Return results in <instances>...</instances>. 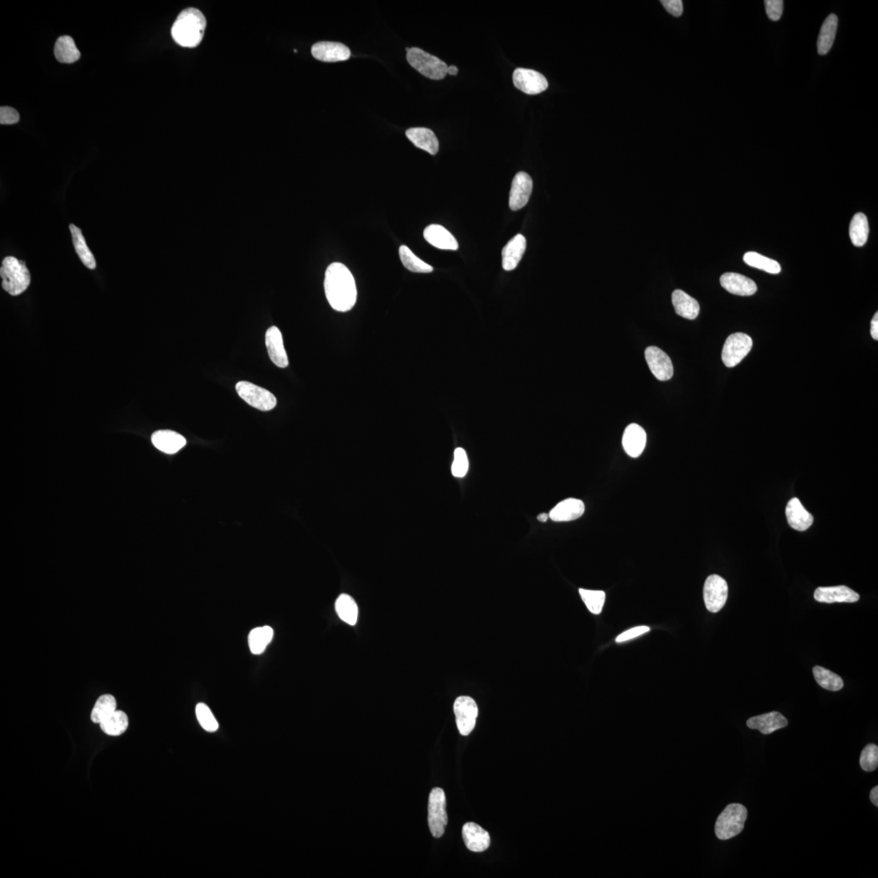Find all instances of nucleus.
Returning <instances> with one entry per match:
<instances>
[{"label": "nucleus", "instance_id": "32", "mask_svg": "<svg viewBox=\"0 0 878 878\" xmlns=\"http://www.w3.org/2000/svg\"><path fill=\"white\" fill-rule=\"evenodd\" d=\"M100 726L101 730L108 736H120L128 729L129 718L125 712L116 710L103 721Z\"/></svg>", "mask_w": 878, "mask_h": 878}, {"label": "nucleus", "instance_id": "49", "mask_svg": "<svg viewBox=\"0 0 878 878\" xmlns=\"http://www.w3.org/2000/svg\"><path fill=\"white\" fill-rule=\"evenodd\" d=\"M447 74L452 76L457 75L458 74L457 67L454 65L449 66L447 68Z\"/></svg>", "mask_w": 878, "mask_h": 878}, {"label": "nucleus", "instance_id": "39", "mask_svg": "<svg viewBox=\"0 0 878 878\" xmlns=\"http://www.w3.org/2000/svg\"><path fill=\"white\" fill-rule=\"evenodd\" d=\"M579 594L589 611L596 615L601 613L605 603V592L579 589Z\"/></svg>", "mask_w": 878, "mask_h": 878}, {"label": "nucleus", "instance_id": "46", "mask_svg": "<svg viewBox=\"0 0 878 878\" xmlns=\"http://www.w3.org/2000/svg\"><path fill=\"white\" fill-rule=\"evenodd\" d=\"M666 11L679 18L683 13V4L681 0H663L661 1Z\"/></svg>", "mask_w": 878, "mask_h": 878}, {"label": "nucleus", "instance_id": "27", "mask_svg": "<svg viewBox=\"0 0 878 878\" xmlns=\"http://www.w3.org/2000/svg\"><path fill=\"white\" fill-rule=\"evenodd\" d=\"M672 301L679 316L688 320H695L699 316L700 307L698 301L683 291H674Z\"/></svg>", "mask_w": 878, "mask_h": 878}, {"label": "nucleus", "instance_id": "28", "mask_svg": "<svg viewBox=\"0 0 878 878\" xmlns=\"http://www.w3.org/2000/svg\"><path fill=\"white\" fill-rule=\"evenodd\" d=\"M839 19L835 14H830L821 25L818 40V51L820 55L829 53L834 43Z\"/></svg>", "mask_w": 878, "mask_h": 878}, {"label": "nucleus", "instance_id": "19", "mask_svg": "<svg viewBox=\"0 0 878 878\" xmlns=\"http://www.w3.org/2000/svg\"><path fill=\"white\" fill-rule=\"evenodd\" d=\"M462 836L467 848L473 852L485 851L490 845V837L487 831L474 823L464 824Z\"/></svg>", "mask_w": 878, "mask_h": 878}, {"label": "nucleus", "instance_id": "33", "mask_svg": "<svg viewBox=\"0 0 878 878\" xmlns=\"http://www.w3.org/2000/svg\"><path fill=\"white\" fill-rule=\"evenodd\" d=\"M273 638V629L268 626L253 629L249 634V644L251 653L261 655L265 652Z\"/></svg>", "mask_w": 878, "mask_h": 878}, {"label": "nucleus", "instance_id": "18", "mask_svg": "<svg viewBox=\"0 0 878 878\" xmlns=\"http://www.w3.org/2000/svg\"><path fill=\"white\" fill-rule=\"evenodd\" d=\"M747 726L752 730H758L763 735H771L782 728L788 726V721L782 714L778 712H771L768 714L751 717L747 721Z\"/></svg>", "mask_w": 878, "mask_h": 878}, {"label": "nucleus", "instance_id": "37", "mask_svg": "<svg viewBox=\"0 0 878 878\" xmlns=\"http://www.w3.org/2000/svg\"><path fill=\"white\" fill-rule=\"evenodd\" d=\"M813 674L817 683L825 690L839 691L844 688V683L841 676L831 672L829 669L820 667V666H815Z\"/></svg>", "mask_w": 878, "mask_h": 878}, {"label": "nucleus", "instance_id": "41", "mask_svg": "<svg viewBox=\"0 0 878 878\" xmlns=\"http://www.w3.org/2000/svg\"><path fill=\"white\" fill-rule=\"evenodd\" d=\"M860 764L865 772L875 771L878 766V747L875 745H867L861 752Z\"/></svg>", "mask_w": 878, "mask_h": 878}, {"label": "nucleus", "instance_id": "9", "mask_svg": "<svg viewBox=\"0 0 878 878\" xmlns=\"http://www.w3.org/2000/svg\"><path fill=\"white\" fill-rule=\"evenodd\" d=\"M454 712L459 733L468 736L476 725L478 707L476 702L469 696H459L454 702Z\"/></svg>", "mask_w": 878, "mask_h": 878}, {"label": "nucleus", "instance_id": "3", "mask_svg": "<svg viewBox=\"0 0 878 878\" xmlns=\"http://www.w3.org/2000/svg\"><path fill=\"white\" fill-rule=\"evenodd\" d=\"M0 276L4 290L13 296L27 291L30 284V271L25 263L13 256H8L3 261Z\"/></svg>", "mask_w": 878, "mask_h": 878}, {"label": "nucleus", "instance_id": "35", "mask_svg": "<svg viewBox=\"0 0 878 878\" xmlns=\"http://www.w3.org/2000/svg\"><path fill=\"white\" fill-rule=\"evenodd\" d=\"M850 237L856 247H862L866 244L870 234L869 221L867 216L862 213L856 214L850 224Z\"/></svg>", "mask_w": 878, "mask_h": 878}, {"label": "nucleus", "instance_id": "47", "mask_svg": "<svg viewBox=\"0 0 878 878\" xmlns=\"http://www.w3.org/2000/svg\"><path fill=\"white\" fill-rule=\"evenodd\" d=\"M871 335L872 339L878 340V313H876L871 322Z\"/></svg>", "mask_w": 878, "mask_h": 878}, {"label": "nucleus", "instance_id": "8", "mask_svg": "<svg viewBox=\"0 0 878 878\" xmlns=\"http://www.w3.org/2000/svg\"><path fill=\"white\" fill-rule=\"evenodd\" d=\"M752 339L749 335L736 333L727 338L722 350V361L728 368L741 362L752 348Z\"/></svg>", "mask_w": 878, "mask_h": 878}, {"label": "nucleus", "instance_id": "16", "mask_svg": "<svg viewBox=\"0 0 878 878\" xmlns=\"http://www.w3.org/2000/svg\"><path fill=\"white\" fill-rule=\"evenodd\" d=\"M266 343L268 355L273 364L279 368H287L289 365L288 356L284 348L282 334L276 327L268 329L266 334Z\"/></svg>", "mask_w": 878, "mask_h": 878}, {"label": "nucleus", "instance_id": "10", "mask_svg": "<svg viewBox=\"0 0 878 878\" xmlns=\"http://www.w3.org/2000/svg\"><path fill=\"white\" fill-rule=\"evenodd\" d=\"M728 598V585L724 578L714 575L707 578L704 587V600L707 610L716 613L725 606Z\"/></svg>", "mask_w": 878, "mask_h": 878}, {"label": "nucleus", "instance_id": "38", "mask_svg": "<svg viewBox=\"0 0 878 878\" xmlns=\"http://www.w3.org/2000/svg\"><path fill=\"white\" fill-rule=\"evenodd\" d=\"M400 257L402 265L411 272L428 273L433 270L431 266L421 261L413 254L412 251L405 245L400 247Z\"/></svg>", "mask_w": 878, "mask_h": 878}, {"label": "nucleus", "instance_id": "24", "mask_svg": "<svg viewBox=\"0 0 878 878\" xmlns=\"http://www.w3.org/2000/svg\"><path fill=\"white\" fill-rule=\"evenodd\" d=\"M425 240L433 247L442 250L457 251L458 242L450 232L439 225H431L424 231Z\"/></svg>", "mask_w": 878, "mask_h": 878}, {"label": "nucleus", "instance_id": "12", "mask_svg": "<svg viewBox=\"0 0 878 878\" xmlns=\"http://www.w3.org/2000/svg\"><path fill=\"white\" fill-rule=\"evenodd\" d=\"M645 358L653 374L660 381H668L674 376L672 360L664 350L649 347L645 350Z\"/></svg>", "mask_w": 878, "mask_h": 878}, {"label": "nucleus", "instance_id": "36", "mask_svg": "<svg viewBox=\"0 0 878 878\" xmlns=\"http://www.w3.org/2000/svg\"><path fill=\"white\" fill-rule=\"evenodd\" d=\"M743 261L749 266L771 273V275H778L782 270L778 261L754 251L747 252L743 256Z\"/></svg>", "mask_w": 878, "mask_h": 878}, {"label": "nucleus", "instance_id": "15", "mask_svg": "<svg viewBox=\"0 0 878 878\" xmlns=\"http://www.w3.org/2000/svg\"><path fill=\"white\" fill-rule=\"evenodd\" d=\"M312 55L314 58L323 62H339L348 60L350 51L341 43L319 42L312 46Z\"/></svg>", "mask_w": 878, "mask_h": 878}, {"label": "nucleus", "instance_id": "48", "mask_svg": "<svg viewBox=\"0 0 878 878\" xmlns=\"http://www.w3.org/2000/svg\"><path fill=\"white\" fill-rule=\"evenodd\" d=\"M870 800L872 803L874 804L876 806V807H877L878 806V787L877 786L872 789L871 792H870Z\"/></svg>", "mask_w": 878, "mask_h": 878}, {"label": "nucleus", "instance_id": "7", "mask_svg": "<svg viewBox=\"0 0 878 878\" xmlns=\"http://www.w3.org/2000/svg\"><path fill=\"white\" fill-rule=\"evenodd\" d=\"M237 395L247 404L261 411H270L277 405V399L270 391L249 381H240L236 385Z\"/></svg>", "mask_w": 878, "mask_h": 878}, {"label": "nucleus", "instance_id": "5", "mask_svg": "<svg viewBox=\"0 0 878 878\" xmlns=\"http://www.w3.org/2000/svg\"><path fill=\"white\" fill-rule=\"evenodd\" d=\"M407 60L409 65L428 79L441 80L447 74L445 62L418 48H407Z\"/></svg>", "mask_w": 878, "mask_h": 878}, {"label": "nucleus", "instance_id": "21", "mask_svg": "<svg viewBox=\"0 0 878 878\" xmlns=\"http://www.w3.org/2000/svg\"><path fill=\"white\" fill-rule=\"evenodd\" d=\"M647 443V435L643 428L637 424H630L624 430L622 445L624 452L629 457L637 458L641 456Z\"/></svg>", "mask_w": 878, "mask_h": 878}, {"label": "nucleus", "instance_id": "20", "mask_svg": "<svg viewBox=\"0 0 878 878\" xmlns=\"http://www.w3.org/2000/svg\"><path fill=\"white\" fill-rule=\"evenodd\" d=\"M585 512V504L582 500L570 498L561 501L552 509L549 518L556 523L575 520L581 518Z\"/></svg>", "mask_w": 878, "mask_h": 878}, {"label": "nucleus", "instance_id": "29", "mask_svg": "<svg viewBox=\"0 0 878 878\" xmlns=\"http://www.w3.org/2000/svg\"><path fill=\"white\" fill-rule=\"evenodd\" d=\"M54 53L60 63L72 64L79 60L81 53L70 36H61L55 44Z\"/></svg>", "mask_w": 878, "mask_h": 878}, {"label": "nucleus", "instance_id": "43", "mask_svg": "<svg viewBox=\"0 0 878 878\" xmlns=\"http://www.w3.org/2000/svg\"><path fill=\"white\" fill-rule=\"evenodd\" d=\"M764 5L768 18L773 22H778L782 18L784 5L782 0H766Z\"/></svg>", "mask_w": 878, "mask_h": 878}, {"label": "nucleus", "instance_id": "13", "mask_svg": "<svg viewBox=\"0 0 878 878\" xmlns=\"http://www.w3.org/2000/svg\"><path fill=\"white\" fill-rule=\"evenodd\" d=\"M533 190V181L528 173L519 172L516 174L509 195V206L513 211H518L529 202Z\"/></svg>", "mask_w": 878, "mask_h": 878}, {"label": "nucleus", "instance_id": "40", "mask_svg": "<svg viewBox=\"0 0 878 878\" xmlns=\"http://www.w3.org/2000/svg\"><path fill=\"white\" fill-rule=\"evenodd\" d=\"M195 714L204 730L208 732H216L218 730L219 724L218 721H216L209 707L203 704V702H200V704L196 706Z\"/></svg>", "mask_w": 878, "mask_h": 878}, {"label": "nucleus", "instance_id": "17", "mask_svg": "<svg viewBox=\"0 0 878 878\" xmlns=\"http://www.w3.org/2000/svg\"><path fill=\"white\" fill-rule=\"evenodd\" d=\"M721 285L728 292L740 296H750L757 291L752 279L735 273H726L720 279Z\"/></svg>", "mask_w": 878, "mask_h": 878}, {"label": "nucleus", "instance_id": "42", "mask_svg": "<svg viewBox=\"0 0 878 878\" xmlns=\"http://www.w3.org/2000/svg\"><path fill=\"white\" fill-rule=\"evenodd\" d=\"M469 467V463L466 452L461 447L457 448L454 452V461L452 466L453 476L464 478L468 473Z\"/></svg>", "mask_w": 878, "mask_h": 878}, {"label": "nucleus", "instance_id": "30", "mask_svg": "<svg viewBox=\"0 0 878 878\" xmlns=\"http://www.w3.org/2000/svg\"><path fill=\"white\" fill-rule=\"evenodd\" d=\"M70 229L77 256H79L81 261L84 263L86 267L90 268V270H95L96 268L95 256L86 245L85 237L82 235L81 230L79 227L73 224L70 225Z\"/></svg>", "mask_w": 878, "mask_h": 878}, {"label": "nucleus", "instance_id": "2", "mask_svg": "<svg viewBox=\"0 0 878 878\" xmlns=\"http://www.w3.org/2000/svg\"><path fill=\"white\" fill-rule=\"evenodd\" d=\"M206 25L205 17L199 9H185L173 25L172 37L183 48H195L204 38Z\"/></svg>", "mask_w": 878, "mask_h": 878}, {"label": "nucleus", "instance_id": "34", "mask_svg": "<svg viewBox=\"0 0 878 878\" xmlns=\"http://www.w3.org/2000/svg\"><path fill=\"white\" fill-rule=\"evenodd\" d=\"M117 702L114 696L103 695L97 700L91 714V719L95 724H100L107 716L117 710Z\"/></svg>", "mask_w": 878, "mask_h": 878}, {"label": "nucleus", "instance_id": "25", "mask_svg": "<svg viewBox=\"0 0 878 878\" xmlns=\"http://www.w3.org/2000/svg\"><path fill=\"white\" fill-rule=\"evenodd\" d=\"M152 442L158 450L169 454L177 453L187 445L185 438L172 431L155 432L152 436Z\"/></svg>", "mask_w": 878, "mask_h": 878}, {"label": "nucleus", "instance_id": "26", "mask_svg": "<svg viewBox=\"0 0 878 878\" xmlns=\"http://www.w3.org/2000/svg\"><path fill=\"white\" fill-rule=\"evenodd\" d=\"M406 136L414 145L431 155H436L439 149V143L435 133L427 128H411L406 131Z\"/></svg>", "mask_w": 878, "mask_h": 878}, {"label": "nucleus", "instance_id": "22", "mask_svg": "<svg viewBox=\"0 0 878 878\" xmlns=\"http://www.w3.org/2000/svg\"><path fill=\"white\" fill-rule=\"evenodd\" d=\"M788 524L798 531L807 530L813 523V516L808 512L797 498L790 499L786 509Z\"/></svg>", "mask_w": 878, "mask_h": 878}, {"label": "nucleus", "instance_id": "4", "mask_svg": "<svg viewBox=\"0 0 878 878\" xmlns=\"http://www.w3.org/2000/svg\"><path fill=\"white\" fill-rule=\"evenodd\" d=\"M747 818L745 806L740 804L728 805L716 820L715 833L717 838L728 840L740 834L745 829Z\"/></svg>", "mask_w": 878, "mask_h": 878}, {"label": "nucleus", "instance_id": "45", "mask_svg": "<svg viewBox=\"0 0 878 878\" xmlns=\"http://www.w3.org/2000/svg\"><path fill=\"white\" fill-rule=\"evenodd\" d=\"M648 631H650V628L648 627L643 626L635 627L627 630V631L622 633L621 635H619L616 639V642L623 643L629 641V640L637 638L640 636V635L648 633Z\"/></svg>", "mask_w": 878, "mask_h": 878}, {"label": "nucleus", "instance_id": "23", "mask_svg": "<svg viewBox=\"0 0 878 878\" xmlns=\"http://www.w3.org/2000/svg\"><path fill=\"white\" fill-rule=\"evenodd\" d=\"M526 249V240L523 235L513 237L502 251V265L506 271H512L523 259Z\"/></svg>", "mask_w": 878, "mask_h": 878}, {"label": "nucleus", "instance_id": "11", "mask_svg": "<svg viewBox=\"0 0 878 878\" xmlns=\"http://www.w3.org/2000/svg\"><path fill=\"white\" fill-rule=\"evenodd\" d=\"M513 84L528 95H537L549 87V81L538 71L518 68L513 72Z\"/></svg>", "mask_w": 878, "mask_h": 878}, {"label": "nucleus", "instance_id": "1", "mask_svg": "<svg viewBox=\"0 0 878 878\" xmlns=\"http://www.w3.org/2000/svg\"><path fill=\"white\" fill-rule=\"evenodd\" d=\"M324 287L329 306L338 312H348L358 299L355 278L348 267L333 263L325 272Z\"/></svg>", "mask_w": 878, "mask_h": 878}, {"label": "nucleus", "instance_id": "50", "mask_svg": "<svg viewBox=\"0 0 878 878\" xmlns=\"http://www.w3.org/2000/svg\"><path fill=\"white\" fill-rule=\"evenodd\" d=\"M549 515H547L546 513H542L538 516V520L539 521H542V523H545V521H546L547 519H549Z\"/></svg>", "mask_w": 878, "mask_h": 878}, {"label": "nucleus", "instance_id": "44", "mask_svg": "<svg viewBox=\"0 0 878 878\" xmlns=\"http://www.w3.org/2000/svg\"><path fill=\"white\" fill-rule=\"evenodd\" d=\"M20 116L17 110L11 107L0 108V123L1 125H13L19 122Z\"/></svg>", "mask_w": 878, "mask_h": 878}, {"label": "nucleus", "instance_id": "6", "mask_svg": "<svg viewBox=\"0 0 878 878\" xmlns=\"http://www.w3.org/2000/svg\"><path fill=\"white\" fill-rule=\"evenodd\" d=\"M446 794L441 788H433L428 797V823L435 838H441L447 825Z\"/></svg>", "mask_w": 878, "mask_h": 878}, {"label": "nucleus", "instance_id": "14", "mask_svg": "<svg viewBox=\"0 0 878 878\" xmlns=\"http://www.w3.org/2000/svg\"><path fill=\"white\" fill-rule=\"evenodd\" d=\"M814 598L820 603H856L860 600L859 594L846 586L818 587L814 592Z\"/></svg>", "mask_w": 878, "mask_h": 878}, {"label": "nucleus", "instance_id": "31", "mask_svg": "<svg viewBox=\"0 0 878 878\" xmlns=\"http://www.w3.org/2000/svg\"><path fill=\"white\" fill-rule=\"evenodd\" d=\"M335 610H336L339 617L342 621L355 626L358 622L359 616V609L354 598L347 594H342L335 602Z\"/></svg>", "mask_w": 878, "mask_h": 878}]
</instances>
